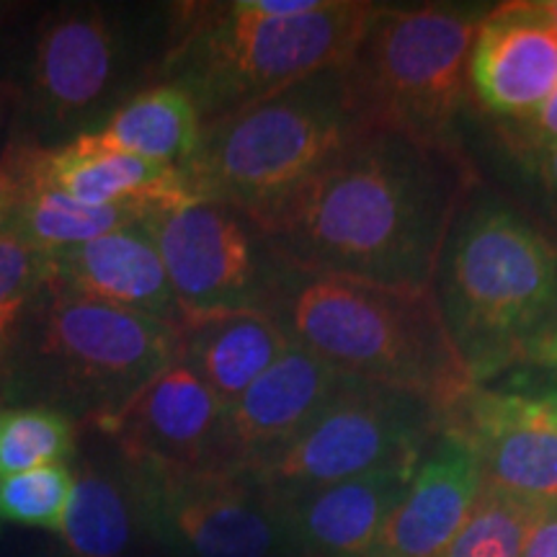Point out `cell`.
<instances>
[{
	"mask_svg": "<svg viewBox=\"0 0 557 557\" xmlns=\"http://www.w3.org/2000/svg\"><path fill=\"white\" fill-rule=\"evenodd\" d=\"M472 173L462 156L395 132H367L261 212L276 256L310 274L434 292Z\"/></svg>",
	"mask_w": 557,
	"mask_h": 557,
	"instance_id": "cell-1",
	"label": "cell"
},
{
	"mask_svg": "<svg viewBox=\"0 0 557 557\" xmlns=\"http://www.w3.org/2000/svg\"><path fill=\"white\" fill-rule=\"evenodd\" d=\"M269 315L292 346L348 377L408 389L449 416L472 380L434 292H403L284 263Z\"/></svg>",
	"mask_w": 557,
	"mask_h": 557,
	"instance_id": "cell-2",
	"label": "cell"
},
{
	"mask_svg": "<svg viewBox=\"0 0 557 557\" xmlns=\"http://www.w3.org/2000/svg\"><path fill=\"white\" fill-rule=\"evenodd\" d=\"M385 3L325 0L299 16H267L250 0L184 5L160 83L184 88L205 124L297 83L346 67Z\"/></svg>",
	"mask_w": 557,
	"mask_h": 557,
	"instance_id": "cell-3",
	"label": "cell"
},
{
	"mask_svg": "<svg viewBox=\"0 0 557 557\" xmlns=\"http://www.w3.org/2000/svg\"><path fill=\"white\" fill-rule=\"evenodd\" d=\"M436 284L472 385L517 364L557 325V243L498 201L459 212Z\"/></svg>",
	"mask_w": 557,
	"mask_h": 557,
	"instance_id": "cell-4",
	"label": "cell"
},
{
	"mask_svg": "<svg viewBox=\"0 0 557 557\" xmlns=\"http://www.w3.org/2000/svg\"><path fill=\"white\" fill-rule=\"evenodd\" d=\"M176 359V325L41 287L0 372V403L26 400L94 423Z\"/></svg>",
	"mask_w": 557,
	"mask_h": 557,
	"instance_id": "cell-5",
	"label": "cell"
},
{
	"mask_svg": "<svg viewBox=\"0 0 557 557\" xmlns=\"http://www.w3.org/2000/svg\"><path fill=\"white\" fill-rule=\"evenodd\" d=\"M364 135L344 67H336L205 124L197 152L181 171L197 199L256 214Z\"/></svg>",
	"mask_w": 557,
	"mask_h": 557,
	"instance_id": "cell-6",
	"label": "cell"
},
{
	"mask_svg": "<svg viewBox=\"0 0 557 557\" xmlns=\"http://www.w3.org/2000/svg\"><path fill=\"white\" fill-rule=\"evenodd\" d=\"M491 3L382 5L344 67L364 132H395L457 150L470 96V50Z\"/></svg>",
	"mask_w": 557,
	"mask_h": 557,
	"instance_id": "cell-7",
	"label": "cell"
},
{
	"mask_svg": "<svg viewBox=\"0 0 557 557\" xmlns=\"http://www.w3.org/2000/svg\"><path fill=\"white\" fill-rule=\"evenodd\" d=\"M444 423V410L429 398L346 374L310 426L248 472L289 498L421 457Z\"/></svg>",
	"mask_w": 557,
	"mask_h": 557,
	"instance_id": "cell-8",
	"label": "cell"
},
{
	"mask_svg": "<svg viewBox=\"0 0 557 557\" xmlns=\"http://www.w3.org/2000/svg\"><path fill=\"white\" fill-rule=\"evenodd\" d=\"M143 529L176 557H297L282 498L253 472L127 462Z\"/></svg>",
	"mask_w": 557,
	"mask_h": 557,
	"instance_id": "cell-9",
	"label": "cell"
},
{
	"mask_svg": "<svg viewBox=\"0 0 557 557\" xmlns=\"http://www.w3.org/2000/svg\"><path fill=\"white\" fill-rule=\"evenodd\" d=\"M181 320L233 310L269 312L284 261L240 209L197 199L148 218Z\"/></svg>",
	"mask_w": 557,
	"mask_h": 557,
	"instance_id": "cell-10",
	"label": "cell"
},
{
	"mask_svg": "<svg viewBox=\"0 0 557 557\" xmlns=\"http://www.w3.org/2000/svg\"><path fill=\"white\" fill-rule=\"evenodd\" d=\"M139 52L122 13L67 5L47 13L26 65V103L47 129H81L122 107Z\"/></svg>",
	"mask_w": 557,
	"mask_h": 557,
	"instance_id": "cell-11",
	"label": "cell"
},
{
	"mask_svg": "<svg viewBox=\"0 0 557 557\" xmlns=\"http://www.w3.org/2000/svg\"><path fill=\"white\" fill-rule=\"evenodd\" d=\"M227 408L186 361H171L114 416L94 421L122 459L176 470L222 468Z\"/></svg>",
	"mask_w": 557,
	"mask_h": 557,
	"instance_id": "cell-12",
	"label": "cell"
},
{
	"mask_svg": "<svg viewBox=\"0 0 557 557\" xmlns=\"http://www.w3.org/2000/svg\"><path fill=\"white\" fill-rule=\"evenodd\" d=\"M447 423L475 444L487 487L540 508L557 506V389L475 385Z\"/></svg>",
	"mask_w": 557,
	"mask_h": 557,
	"instance_id": "cell-13",
	"label": "cell"
},
{
	"mask_svg": "<svg viewBox=\"0 0 557 557\" xmlns=\"http://www.w3.org/2000/svg\"><path fill=\"white\" fill-rule=\"evenodd\" d=\"M468 83L500 124L527 120L555 94L557 32L542 0H513L487 11L472 41Z\"/></svg>",
	"mask_w": 557,
	"mask_h": 557,
	"instance_id": "cell-14",
	"label": "cell"
},
{
	"mask_svg": "<svg viewBox=\"0 0 557 557\" xmlns=\"http://www.w3.org/2000/svg\"><path fill=\"white\" fill-rule=\"evenodd\" d=\"M483 485L475 444L462 429L444 423L367 557H442L475 508Z\"/></svg>",
	"mask_w": 557,
	"mask_h": 557,
	"instance_id": "cell-15",
	"label": "cell"
},
{
	"mask_svg": "<svg viewBox=\"0 0 557 557\" xmlns=\"http://www.w3.org/2000/svg\"><path fill=\"white\" fill-rule=\"evenodd\" d=\"M344 372L292 346L225 416L222 468L256 470L302 434L336 395Z\"/></svg>",
	"mask_w": 557,
	"mask_h": 557,
	"instance_id": "cell-16",
	"label": "cell"
},
{
	"mask_svg": "<svg viewBox=\"0 0 557 557\" xmlns=\"http://www.w3.org/2000/svg\"><path fill=\"white\" fill-rule=\"evenodd\" d=\"M45 287L109 308L143 312L176 329L181 323L178 302L148 220L45 253Z\"/></svg>",
	"mask_w": 557,
	"mask_h": 557,
	"instance_id": "cell-17",
	"label": "cell"
},
{
	"mask_svg": "<svg viewBox=\"0 0 557 557\" xmlns=\"http://www.w3.org/2000/svg\"><path fill=\"white\" fill-rule=\"evenodd\" d=\"M421 457L282 498L297 557H367Z\"/></svg>",
	"mask_w": 557,
	"mask_h": 557,
	"instance_id": "cell-18",
	"label": "cell"
},
{
	"mask_svg": "<svg viewBox=\"0 0 557 557\" xmlns=\"http://www.w3.org/2000/svg\"><path fill=\"white\" fill-rule=\"evenodd\" d=\"M39 176L88 207H132L165 212L197 201L181 169L96 145L81 132L58 148H37Z\"/></svg>",
	"mask_w": 557,
	"mask_h": 557,
	"instance_id": "cell-19",
	"label": "cell"
},
{
	"mask_svg": "<svg viewBox=\"0 0 557 557\" xmlns=\"http://www.w3.org/2000/svg\"><path fill=\"white\" fill-rule=\"evenodd\" d=\"M292 348L282 325L263 310H233L184 318L178 323V359L230 408Z\"/></svg>",
	"mask_w": 557,
	"mask_h": 557,
	"instance_id": "cell-20",
	"label": "cell"
},
{
	"mask_svg": "<svg viewBox=\"0 0 557 557\" xmlns=\"http://www.w3.org/2000/svg\"><path fill=\"white\" fill-rule=\"evenodd\" d=\"M201 132L205 120L197 101L173 83H158L124 99L88 135L101 148L184 169L199 148Z\"/></svg>",
	"mask_w": 557,
	"mask_h": 557,
	"instance_id": "cell-21",
	"label": "cell"
},
{
	"mask_svg": "<svg viewBox=\"0 0 557 557\" xmlns=\"http://www.w3.org/2000/svg\"><path fill=\"white\" fill-rule=\"evenodd\" d=\"M137 532H145L143 513L127 465L86 459L60 529L70 557H129Z\"/></svg>",
	"mask_w": 557,
	"mask_h": 557,
	"instance_id": "cell-22",
	"label": "cell"
},
{
	"mask_svg": "<svg viewBox=\"0 0 557 557\" xmlns=\"http://www.w3.org/2000/svg\"><path fill=\"white\" fill-rule=\"evenodd\" d=\"M75 418L47 406L0 408V478L67 465L75 455Z\"/></svg>",
	"mask_w": 557,
	"mask_h": 557,
	"instance_id": "cell-23",
	"label": "cell"
},
{
	"mask_svg": "<svg viewBox=\"0 0 557 557\" xmlns=\"http://www.w3.org/2000/svg\"><path fill=\"white\" fill-rule=\"evenodd\" d=\"M542 508L483 485L475 508L442 557H521Z\"/></svg>",
	"mask_w": 557,
	"mask_h": 557,
	"instance_id": "cell-24",
	"label": "cell"
},
{
	"mask_svg": "<svg viewBox=\"0 0 557 557\" xmlns=\"http://www.w3.org/2000/svg\"><path fill=\"white\" fill-rule=\"evenodd\" d=\"M75 472L67 465H50L0 478V527H32L60 532L73 496Z\"/></svg>",
	"mask_w": 557,
	"mask_h": 557,
	"instance_id": "cell-25",
	"label": "cell"
},
{
	"mask_svg": "<svg viewBox=\"0 0 557 557\" xmlns=\"http://www.w3.org/2000/svg\"><path fill=\"white\" fill-rule=\"evenodd\" d=\"M41 287L45 253H37L9 235H0V372Z\"/></svg>",
	"mask_w": 557,
	"mask_h": 557,
	"instance_id": "cell-26",
	"label": "cell"
},
{
	"mask_svg": "<svg viewBox=\"0 0 557 557\" xmlns=\"http://www.w3.org/2000/svg\"><path fill=\"white\" fill-rule=\"evenodd\" d=\"M500 132L521 160L557 150V90L527 120L500 124Z\"/></svg>",
	"mask_w": 557,
	"mask_h": 557,
	"instance_id": "cell-27",
	"label": "cell"
},
{
	"mask_svg": "<svg viewBox=\"0 0 557 557\" xmlns=\"http://www.w3.org/2000/svg\"><path fill=\"white\" fill-rule=\"evenodd\" d=\"M521 557H557V506L542 508L529 529Z\"/></svg>",
	"mask_w": 557,
	"mask_h": 557,
	"instance_id": "cell-28",
	"label": "cell"
},
{
	"mask_svg": "<svg viewBox=\"0 0 557 557\" xmlns=\"http://www.w3.org/2000/svg\"><path fill=\"white\" fill-rule=\"evenodd\" d=\"M524 163L527 169L537 176L540 186L549 194V199L557 201V150L542 152V156L529 158Z\"/></svg>",
	"mask_w": 557,
	"mask_h": 557,
	"instance_id": "cell-29",
	"label": "cell"
},
{
	"mask_svg": "<svg viewBox=\"0 0 557 557\" xmlns=\"http://www.w3.org/2000/svg\"><path fill=\"white\" fill-rule=\"evenodd\" d=\"M521 361H527V364H534V367H542V369H549V372L557 377V325L547 333V336H542L537 344L529 348Z\"/></svg>",
	"mask_w": 557,
	"mask_h": 557,
	"instance_id": "cell-30",
	"label": "cell"
},
{
	"mask_svg": "<svg viewBox=\"0 0 557 557\" xmlns=\"http://www.w3.org/2000/svg\"><path fill=\"white\" fill-rule=\"evenodd\" d=\"M542 3H545L547 16H549V21H553V26H555V32H557V0H542Z\"/></svg>",
	"mask_w": 557,
	"mask_h": 557,
	"instance_id": "cell-31",
	"label": "cell"
},
{
	"mask_svg": "<svg viewBox=\"0 0 557 557\" xmlns=\"http://www.w3.org/2000/svg\"><path fill=\"white\" fill-rule=\"evenodd\" d=\"M0 122H3V101H0Z\"/></svg>",
	"mask_w": 557,
	"mask_h": 557,
	"instance_id": "cell-32",
	"label": "cell"
},
{
	"mask_svg": "<svg viewBox=\"0 0 557 557\" xmlns=\"http://www.w3.org/2000/svg\"><path fill=\"white\" fill-rule=\"evenodd\" d=\"M67 557H70V555H67Z\"/></svg>",
	"mask_w": 557,
	"mask_h": 557,
	"instance_id": "cell-33",
	"label": "cell"
}]
</instances>
